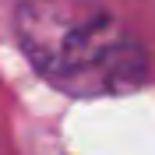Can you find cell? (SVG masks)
Wrapping results in <instances>:
<instances>
[{
	"mask_svg": "<svg viewBox=\"0 0 155 155\" xmlns=\"http://www.w3.org/2000/svg\"><path fill=\"white\" fill-rule=\"evenodd\" d=\"M14 35L35 74L64 95H127L148 81V53L102 0H18Z\"/></svg>",
	"mask_w": 155,
	"mask_h": 155,
	"instance_id": "cell-1",
	"label": "cell"
}]
</instances>
